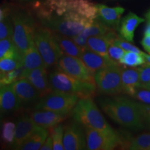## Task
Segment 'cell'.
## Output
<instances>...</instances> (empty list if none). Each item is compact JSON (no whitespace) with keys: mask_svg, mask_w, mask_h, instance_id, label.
Instances as JSON below:
<instances>
[{"mask_svg":"<svg viewBox=\"0 0 150 150\" xmlns=\"http://www.w3.org/2000/svg\"><path fill=\"white\" fill-rule=\"evenodd\" d=\"M16 123V136L11 147L13 149H20L24 142L37 130L39 126L35 125L31 116L28 115L20 116Z\"/></svg>","mask_w":150,"mask_h":150,"instance_id":"cell-13","label":"cell"},{"mask_svg":"<svg viewBox=\"0 0 150 150\" xmlns=\"http://www.w3.org/2000/svg\"><path fill=\"white\" fill-rule=\"evenodd\" d=\"M30 116L38 126L49 129L63 122L69 115L52 110H36Z\"/></svg>","mask_w":150,"mask_h":150,"instance_id":"cell-18","label":"cell"},{"mask_svg":"<svg viewBox=\"0 0 150 150\" xmlns=\"http://www.w3.org/2000/svg\"><path fill=\"white\" fill-rule=\"evenodd\" d=\"M56 66L58 70L66 73L73 77L95 83V74L86 66L79 58L63 54Z\"/></svg>","mask_w":150,"mask_h":150,"instance_id":"cell-10","label":"cell"},{"mask_svg":"<svg viewBox=\"0 0 150 150\" xmlns=\"http://www.w3.org/2000/svg\"><path fill=\"white\" fill-rule=\"evenodd\" d=\"M12 4L8 3H4L0 5V21L3 20L7 16H10Z\"/></svg>","mask_w":150,"mask_h":150,"instance_id":"cell-38","label":"cell"},{"mask_svg":"<svg viewBox=\"0 0 150 150\" xmlns=\"http://www.w3.org/2000/svg\"><path fill=\"white\" fill-rule=\"evenodd\" d=\"M120 148L128 150H148L150 148V132L142 133L127 139L122 138Z\"/></svg>","mask_w":150,"mask_h":150,"instance_id":"cell-25","label":"cell"},{"mask_svg":"<svg viewBox=\"0 0 150 150\" xmlns=\"http://www.w3.org/2000/svg\"><path fill=\"white\" fill-rule=\"evenodd\" d=\"M140 87H142V88H150V81L149 83H145V84H141V85H140Z\"/></svg>","mask_w":150,"mask_h":150,"instance_id":"cell-44","label":"cell"},{"mask_svg":"<svg viewBox=\"0 0 150 150\" xmlns=\"http://www.w3.org/2000/svg\"><path fill=\"white\" fill-rule=\"evenodd\" d=\"M27 7L41 25L70 38L97 18L96 5L88 0H37Z\"/></svg>","mask_w":150,"mask_h":150,"instance_id":"cell-1","label":"cell"},{"mask_svg":"<svg viewBox=\"0 0 150 150\" xmlns=\"http://www.w3.org/2000/svg\"><path fill=\"white\" fill-rule=\"evenodd\" d=\"M41 150H52L53 149V140L51 136L49 134V136L47 138L45 141L44 142L42 147L40 148Z\"/></svg>","mask_w":150,"mask_h":150,"instance_id":"cell-39","label":"cell"},{"mask_svg":"<svg viewBox=\"0 0 150 150\" xmlns=\"http://www.w3.org/2000/svg\"><path fill=\"white\" fill-rule=\"evenodd\" d=\"M21 78H25L32 84L40 98L52 91L49 80L47 67H40L30 70H23Z\"/></svg>","mask_w":150,"mask_h":150,"instance_id":"cell-12","label":"cell"},{"mask_svg":"<svg viewBox=\"0 0 150 150\" xmlns=\"http://www.w3.org/2000/svg\"><path fill=\"white\" fill-rule=\"evenodd\" d=\"M79 98L73 94L52 91L40 98L35 106V110H48L69 115Z\"/></svg>","mask_w":150,"mask_h":150,"instance_id":"cell-8","label":"cell"},{"mask_svg":"<svg viewBox=\"0 0 150 150\" xmlns=\"http://www.w3.org/2000/svg\"><path fill=\"white\" fill-rule=\"evenodd\" d=\"M126 52L127 51H125V50L115 45L112 44V43L110 45L108 49V55H109L110 59L113 60V61H119Z\"/></svg>","mask_w":150,"mask_h":150,"instance_id":"cell-36","label":"cell"},{"mask_svg":"<svg viewBox=\"0 0 150 150\" xmlns=\"http://www.w3.org/2000/svg\"><path fill=\"white\" fill-rule=\"evenodd\" d=\"M145 21V19L140 18L134 13L130 12L122 19L119 26V33L124 39L133 42L134 32L140 24Z\"/></svg>","mask_w":150,"mask_h":150,"instance_id":"cell-21","label":"cell"},{"mask_svg":"<svg viewBox=\"0 0 150 150\" xmlns=\"http://www.w3.org/2000/svg\"><path fill=\"white\" fill-rule=\"evenodd\" d=\"M112 43L115 45L120 47L123 49V50H125L127 52H134L139 54H141L142 52L136 46L130 43V42L124 39L122 37L117 36L116 38L112 40Z\"/></svg>","mask_w":150,"mask_h":150,"instance_id":"cell-34","label":"cell"},{"mask_svg":"<svg viewBox=\"0 0 150 150\" xmlns=\"http://www.w3.org/2000/svg\"><path fill=\"white\" fill-rule=\"evenodd\" d=\"M23 70V67H20L7 72L0 73V83L2 86L11 85L19 79L21 78Z\"/></svg>","mask_w":150,"mask_h":150,"instance_id":"cell-31","label":"cell"},{"mask_svg":"<svg viewBox=\"0 0 150 150\" xmlns=\"http://www.w3.org/2000/svg\"><path fill=\"white\" fill-rule=\"evenodd\" d=\"M11 16L13 24V40L22 56L34 44L33 36L39 23L27 6L12 4Z\"/></svg>","mask_w":150,"mask_h":150,"instance_id":"cell-3","label":"cell"},{"mask_svg":"<svg viewBox=\"0 0 150 150\" xmlns=\"http://www.w3.org/2000/svg\"><path fill=\"white\" fill-rule=\"evenodd\" d=\"M138 70L139 72L140 85L149 83L150 81V64L145 63L140 65Z\"/></svg>","mask_w":150,"mask_h":150,"instance_id":"cell-37","label":"cell"},{"mask_svg":"<svg viewBox=\"0 0 150 150\" xmlns=\"http://www.w3.org/2000/svg\"><path fill=\"white\" fill-rule=\"evenodd\" d=\"M86 147L90 150H112L120 147L122 137L114 132H104L88 127H85Z\"/></svg>","mask_w":150,"mask_h":150,"instance_id":"cell-9","label":"cell"},{"mask_svg":"<svg viewBox=\"0 0 150 150\" xmlns=\"http://www.w3.org/2000/svg\"><path fill=\"white\" fill-rule=\"evenodd\" d=\"M97 8V19L110 29H119L121 16L125 12L122 7H108L104 4H95Z\"/></svg>","mask_w":150,"mask_h":150,"instance_id":"cell-15","label":"cell"},{"mask_svg":"<svg viewBox=\"0 0 150 150\" xmlns=\"http://www.w3.org/2000/svg\"><path fill=\"white\" fill-rule=\"evenodd\" d=\"M142 55L144 57V59H145L146 63H149V64H150V54H147L144 53V52H142Z\"/></svg>","mask_w":150,"mask_h":150,"instance_id":"cell-42","label":"cell"},{"mask_svg":"<svg viewBox=\"0 0 150 150\" xmlns=\"http://www.w3.org/2000/svg\"><path fill=\"white\" fill-rule=\"evenodd\" d=\"M20 67H22V59L12 58L0 59V73L7 72Z\"/></svg>","mask_w":150,"mask_h":150,"instance_id":"cell-32","label":"cell"},{"mask_svg":"<svg viewBox=\"0 0 150 150\" xmlns=\"http://www.w3.org/2000/svg\"><path fill=\"white\" fill-rule=\"evenodd\" d=\"M49 136V131L44 127H39L32 135L20 147L21 150H38Z\"/></svg>","mask_w":150,"mask_h":150,"instance_id":"cell-26","label":"cell"},{"mask_svg":"<svg viewBox=\"0 0 150 150\" xmlns=\"http://www.w3.org/2000/svg\"><path fill=\"white\" fill-rule=\"evenodd\" d=\"M71 115L74 122L83 128L88 127L108 133L115 131L105 120L92 98L79 99Z\"/></svg>","mask_w":150,"mask_h":150,"instance_id":"cell-4","label":"cell"},{"mask_svg":"<svg viewBox=\"0 0 150 150\" xmlns=\"http://www.w3.org/2000/svg\"><path fill=\"white\" fill-rule=\"evenodd\" d=\"M118 35L115 30L102 35L91 36L87 39V49L107 59H110L108 53V47Z\"/></svg>","mask_w":150,"mask_h":150,"instance_id":"cell-16","label":"cell"},{"mask_svg":"<svg viewBox=\"0 0 150 150\" xmlns=\"http://www.w3.org/2000/svg\"><path fill=\"white\" fill-rule=\"evenodd\" d=\"M21 104L11 85L2 86L0 88V112L9 113L19 110Z\"/></svg>","mask_w":150,"mask_h":150,"instance_id":"cell-19","label":"cell"},{"mask_svg":"<svg viewBox=\"0 0 150 150\" xmlns=\"http://www.w3.org/2000/svg\"><path fill=\"white\" fill-rule=\"evenodd\" d=\"M52 91L76 95L79 99L92 98L96 93V84L80 80L57 70L49 76Z\"/></svg>","mask_w":150,"mask_h":150,"instance_id":"cell-5","label":"cell"},{"mask_svg":"<svg viewBox=\"0 0 150 150\" xmlns=\"http://www.w3.org/2000/svg\"><path fill=\"white\" fill-rule=\"evenodd\" d=\"M148 150H150V148H149V149H148Z\"/></svg>","mask_w":150,"mask_h":150,"instance_id":"cell-51","label":"cell"},{"mask_svg":"<svg viewBox=\"0 0 150 150\" xmlns=\"http://www.w3.org/2000/svg\"><path fill=\"white\" fill-rule=\"evenodd\" d=\"M54 35L63 54L74 56L80 59L83 50L73 40L72 38L56 32H54Z\"/></svg>","mask_w":150,"mask_h":150,"instance_id":"cell-24","label":"cell"},{"mask_svg":"<svg viewBox=\"0 0 150 150\" xmlns=\"http://www.w3.org/2000/svg\"><path fill=\"white\" fill-rule=\"evenodd\" d=\"M144 35H150V21H148L147 27L145 28V31Z\"/></svg>","mask_w":150,"mask_h":150,"instance_id":"cell-43","label":"cell"},{"mask_svg":"<svg viewBox=\"0 0 150 150\" xmlns=\"http://www.w3.org/2000/svg\"><path fill=\"white\" fill-rule=\"evenodd\" d=\"M141 45L143 48L150 54V35H145L141 40Z\"/></svg>","mask_w":150,"mask_h":150,"instance_id":"cell-40","label":"cell"},{"mask_svg":"<svg viewBox=\"0 0 150 150\" xmlns=\"http://www.w3.org/2000/svg\"><path fill=\"white\" fill-rule=\"evenodd\" d=\"M99 104L105 113L118 125L136 130L143 128L145 117L140 103L118 95L101 99Z\"/></svg>","mask_w":150,"mask_h":150,"instance_id":"cell-2","label":"cell"},{"mask_svg":"<svg viewBox=\"0 0 150 150\" xmlns=\"http://www.w3.org/2000/svg\"><path fill=\"white\" fill-rule=\"evenodd\" d=\"M140 106L145 118L146 117H150V104H140Z\"/></svg>","mask_w":150,"mask_h":150,"instance_id":"cell-41","label":"cell"},{"mask_svg":"<svg viewBox=\"0 0 150 150\" xmlns=\"http://www.w3.org/2000/svg\"><path fill=\"white\" fill-rule=\"evenodd\" d=\"M1 86H2V85H1V83H0V88H1Z\"/></svg>","mask_w":150,"mask_h":150,"instance_id":"cell-49","label":"cell"},{"mask_svg":"<svg viewBox=\"0 0 150 150\" xmlns=\"http://www.w3.org/2000/svg\"><path fill=\"white\" fill-rule=\"evenodd\" d=\"M16 122L9 120L3 122L0 131V137L4 145L12 147L16 136Z\"/></svg>","mask_w":150,"mask_h":150,"instance_id":"cell-28","label":"cell"},{"mask_svg":"<svg viewBox=\"0 0 150 150\" xmlns=\"http://www.w3.org/2000/svg\"><path fill=\"white\" fill-rule=\"evenodd\" d=\"M33 41L47 68L57 64L63 54L53 31L39 23L35 29Z\"/></svg>","mask_w":150,"mask_h":150,"instance_id":"cell-6","label":"cell"},{"mask_svg":"<svg viewBox=\"0 0 150 150\" xmlns=\"http://www.w3.org/2000/svg\"><path fill=\"white\" fill-rule=\"evenodd\" d=\"M121 72L122 68L117 64L110 65L95 72L94 78L97 91L109 96L123 93Z\"/></svg>","mask_w":150,"mask_h":150,"instance_id":"cell-7","label":"cell"},{"mask_svg":"<svg viewBox=\"0 0 150 150\" xmlns=\"http://www.w3.org/2000/svg\"><path fill=\"white\" fill-rule=\"evenodd\" d=\"M3 58L22 59L21 54L16 47L12 37L0 40V59Z\"/></svg>","mask_w":150,"mask_h":150,"instance_id":"cell-27","label":"cell"},{"mask_svg":"<svg viewBox=\"0 0 150 150\" xmlns=\"http://www.w3.org/2000/svg\"><path fill=\"white\" fill-rule=\"evenodd\" d=\"M147 89H149V91H150V88H147Z\"/></svg>","mask_w":150,"mask_h":150,"instance_id":"cell-50","label":"cell"},{"mask_svg":"<svg viewBox=\"0 0 150 150\" xmlns=\"http://www.w3.org/2000/svg\"><path fill=\"white\" fill-rule=\"evenodd\" d=\"M80 59L94 74L101 69L105 68L110 65L117 64L112 59L105 58L89 50H83Z\"/></svg>","mask_w":150,"mask_h":150,"instance_id":"cell-20","label":"cell"},{"mask_svg":"<svg viewBox=\"0 0 150 150\" xmlns=\"http://www.w3.org/2000/svg\"><path fill=\"white\" fill-rule=\"evenodd\" d=\"M21 106L32 104L40 98L38 91L25 78H20L11 84Z\"/></svg>","mask_w":150,"mask_h":150,"instance_id":"cell-14","label":"cell"},{"mask_svg":"<svg viewBox=\"0 0 150 150\" xmlns=\"http://www.w3.org/2000/svg\"><path fill=\"white\" fill-rule=\"evenodd\" d=\"M22 67L25 70L45 67L42 56L39 53L35 43L30 47L22 56Z\"/></svg>","mask_w":150,"mask_h":150,"instance_id":"cell-23","label":"cell"},{"mask_svg":"<svg viewBox=\"0 0 150 150\" xmlns=\"http://www.w3.org/2000/svg\"><path fill=\"white\" fill-rule=\"evenodd\" d=\"M13 34V24L11 15L0 21V40L12 37Z\"/></svg>","mask_w":150,"mask_h":150,"instance_id":"cell-33","label":"cell"},{"mask_svg":"<svg viewBox=\"0 0 150 150\" xmlns=\"http://www.w3.org/2000/svg\"><path fill=\"white\" fill-rule=\"evenodd\" d=\"M18 1H29V0H18Z\"/></svg>","mask_w":150,"mask_h":150,"instance_id":"cell-48","label":"cell"},{"mask_svg":"<svg viewBox=\"0 0 150 150\" xmlns=\"http://www.w3.org/2000/svg\"><path fill=\"white\" fill-rule=\"evenodd\" d=\"M2 115L3 114L0 112V131H1V125H2Z\"/></svg>","mask_w":150,"mask_h":150,"instance_id":"cell-45","label":"cell"},{"mask_svg":"<svg viewBox=\"0 0 150 150\" xmlns=\"http://www.w3.org/2000/svg\"><path fill=\"white\" fill-rule=\"evenodd\" d=\"M145 18H147L148 21H150V10L145 14Z\"/></svg>","mask_w":150,"mask_h":150,"instance_id":"cell-46","label":"cell"},{"mask_svg":"<svg viewBox=\"0 0 150 150\" xmlns=\"http://www.w3.org/2000/svg\"><path fill=\"white\" fill-rule=\"evenodd\" d=\"M112 30L113 29L105 25L104 23L96 18L93 23L87 26L79 34L72 38L80 47L86 50L87 49V39L89 37L105 35Z\"/></svg>","mask_w":150,"mask_h":150,"instance_id":"cell-17","label":"cell"},{"mask_svg":"<svg viewBox=\"0 0 150 150\" xmlns=\"http://www.w3.org/2000/svg\"><path fill=\"white\" fill-rule=\"evenodd\" d=\"M123 93L132 97L136 90L140 85L138 68H124L121 72Z\"/></svg>","mask_w":150,"mask_h":150,"instance_id":"cell-22","label":"cell"},{"mask_svg":"<svg viewBox=\"0 0 150 150\" xmlns=\"http://www.w3.org/2000/svg\"><path fill=\"white\" fill-rule=\"evenodd\" d=\"M132 97L136 99L142 104H150V91L149 89L139 86L136 90Z\"/></svg>","mask_w":150,"mask_h":150,"instance_id":"cell-35","label":"cell"},{"mask_svg":"<svg viewBox=\"0 0 150 150\" xmlns=\"http://www.w3.org/2000/svg\"><path fill=\"white\" fill-rule=\"evenodd\" d=\"M63 142L65 150L87 149L85 131L76 122L64 126Z\"/></svg>","mask_w":150,"mask_h":150,"instance_id":"cell-11","label":"cell"},{"mask_svg":"<svg viewBox=\"0 0 150 150\" xmlns=\"http://www.w3.org/2000/svg\"><path fill=\"white\" fill-rule=\"evenodd\" d=\"M145 120H147V123H148V125H149V128H150V117H146Z\"/></svg>","mask_w":150,"mask_h":150,"instance_id":"cell-47","label":"cell"},{"mask_svg":"<svg viewBox=\"0 0 150 150\" xmlns=\"http://www.w3.org/2000/svg\"><path fill=\"white\" fill-rule=\"evenodd\" d=\"M142 53L139 54L134 52H126L122 59L118 62L120 64L129 67L140 66L146 63Z\"/></svg>","mask_w":150,"mask_h":150,"instance_id":"cell-30","label":"cell"},{"mask_svg":"<svg viewBox=\"0 0 150 150\" xmlns=\"http://www.w3.org/2000/svg\"><path fill=\"white\" fill-rule=\"evenodd\" d=\"M49 134L53 140L54 150H63V134H64V126L59 124L48 129Z\"/></svg>","mask_w":150,"mask_h":150,"instance_id":"cell-29","label":"cell"}]
</instances>
